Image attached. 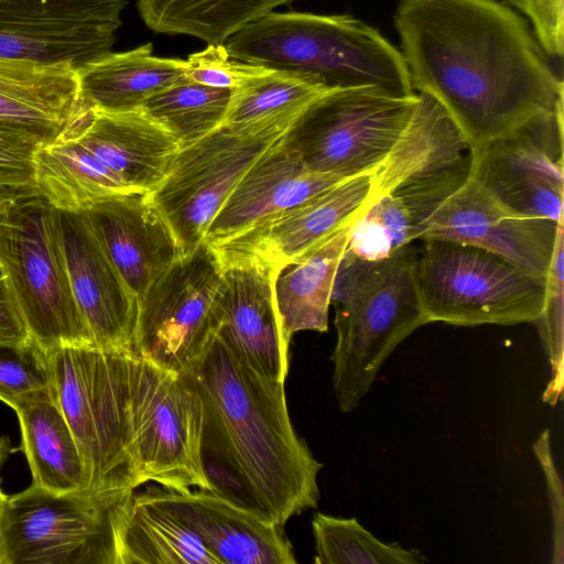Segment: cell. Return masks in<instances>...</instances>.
<instances>
[{
  "label": "cell",
  "instance_id": "33",
  "mask_svg": "<svg viewBox=\"0 0 564 564\" xmlns=\"http://www.w3.org/2000/svg\"><path fill=\"white\" fill-rule=\"evenodd\" d=\"M332 90L310 77L269 68L231 90L224 123L252 124L299 118L321 95Z\"/></svg>",
  "mask_w": 564,
  "mask_h": 564
},
{
  "label": "cell",
  "instance_id": "32",
  "mask_svg": "<svg viewBox=\"0 0 564 564\" xmlns=\"http://www.w3.org/2000/svg\"><path fill=\"white\" fill-rule=\"evenodd\" d=\"M230 97V89L213 88L185 78L147 99L140 109L164 127L181 149L224 123Z\"/></svg>",
  "mask_w": 564,
  "mask_h": 564
},
{
  "label": "cell",
  "instance_id": "4",
  "mask_svg": "<svg viewBox=\"0 0 564 564\" xmlns=\"http://www.w3.org/2000/svg\"><path fill=\"white\" fill-rule=\"evenodd\" d=\"M408 247L367 260L345 251L334 282L337 339L332 355L338 408L354 411L372 387L383 362L419 327L429 324Z\"/></svg>",
  "mask_w": 564,
  "mask_h": 564
},
{
  "label": "cell",
  "instance_id": "10",
  "mask_svg": "<svg viewBox=\"0 0 564 564\" xmlns=\"http://www.w3.org/2000/svg\"><path fill=\"white\" fill-rule=\"evenodd\" d=\"M417 94L332 89L316 98L285 134L305 166L340 178L373 174L406 127Z\"/></svg>",
  "mask_w": 564,
  "mask_h": 564
},
{
  "label": "cell",
  "instance_id": "25",
  "mask_svg": "<svg viewBox=\"0 0 564 564\" xmlns=\"http://www.w3.org/2000/svg\"><path fill=\"white\" fill-rule=\"evenodd\" d=\"M151 43L109 53L77 72L79 100L96 110L140 109L153 95L183 80L185 59L158 57Z\"/></svg>",
  "mask_w": 564,
  "mask_h": 564
},
{
  "label": "cell",
  "instance_id": "7",
  "mask_svg": "<svg viewBox=\"0 0 564 564\" xmlns=\"http://www.w3.org/2000/svg\"><path fill=\"white\" fill-rule=\"evenodd\" d=\"M423 242L413 273L427 323L509 326L540 317L545 276L477 247L441 239Z\"/></svg>",
  "mask_w": 564,
  "mask_h": 564
},
{
  "label": "cell",
  "instance_id": "6",
  "mask_svg": "<svg viewBox=\"0 0 564 564\" xmlns=\"http://www.w3.org/2000/svg\"><path fill=\"white\" fill-rule=\"evenodd\" d=\"M58 405L80 449L89 492L138 488L129 448L131 351L58 347L45 352Z\"/></svg>",
  "mask_w": 564,
  "mask_h": 564
},
{
  "label": "cell",
  "instance_id": "5",
  "mask_svg": "<svg viewBox=\"0 0 564 564\" xmlns=\"http://www.w3.org/2000/svg\"><path fill=\"white\" fill-rule=\"evenodd\" d=\"M0 261L29 335L44 354L96 347L70 289L56 208L35 185L0 188Z\"/></svg>",
  "mask_w": 564,
  "mask_h": 564
},
{
  "label": "cell",
  "instance_id": "14",
  "mask_svg": "<svg viewBox=\"0 0 564 564\" xmlns=\"http://www.w3.org/2000/svg\"><path fill=\"white\" fill-rule=\"evenodd\" d=\"M564 221L519 214L468 176L423 223L419 239L480 248L545 276Z\"/></svg>",
  "mask_w": 564,
  "mask_h": 564
},
{
  "label": "cell",
  "instance_id": "41",
  "mask_svg": "<svg viewBox=\"0 0 564 564\" xmlns=\"http://www.w3.org/2000/svg\"><path fill=\"white\" fill-rule=\"evenodd\" d=\"M533 452L544 473L550 498L553 520L552 562L561 564L563 563V485L552 457L549 430L543 431L536 440Z\"/></svg>",
  "mask_w": 564,
  "mask_h": 564
},
{
  "label": "cell",
  "instance_id": "2",
  "mask_svg": "<svg viewBox=\"0 0 564 564\" xmlns=\"http://www.w3.org/2000/svg\"><path fill=\"white\" fill-rule=\"evenodd\" d=\"M203 405V457L224 473L216 486L228 500L280 527L315 508L319 498L314 458L290 420L284 383L268 379L217 335L180 373ZM215 491V492H216Z\"/></svg>",
  "mask_w": 564,
  "mask_h": 564
},
{
  "label": "cell",
  "instance_id": "43",
  "mask_svg": "<svg viewBox=\"0 0 564 564\" xmlns=\"http://www.w3.org/2000/svg\"><path fill=\"white\" fill-rule=\"evenodd\" d=\"M14 452L8 436L0 435V469L3 467L10 455Z\"/></svg>",
  "mask_w": 564,
  "mask_h": 564
},
{
  "label": "cell",
  "instance_id": "17",
  "mask_svg": "<svg viewBox=\"0 0 564 564\" xmlns=\"http://www.w3.org/2000/svg\"><path fill=\"white\" fill-rule=\"evenodd\" d=\"M278 276L274 269L252 261L224 264L217 335L256 372L285 383L290 343L282 334L275 306Z\"/></svg>",
  "mask_w": 564,
  "mask_h": 564
},
{
  "label": "cell",
  "instance_id": "31",
  "mask_svg": "<svg viewBox=\"0 0 564 564\" xmlns=\"http://www.w3.org/2000/svg\"><path fill=\"white\" fill-rule=\"evenodd\" d=\"M127 0H0V31L59 34L78 30L117 33Z\"/></svg>",
  "mask_w": 564,
  "mask_h": 564
},
{
  "label": "cell",
  "instance_id": "39",
  "mask_svg": "<svg viewBox=\"0 0 564 564\" xmlns=\"http://www.w3.org/2000/svg\"><path fill=\"white\" fill-rule=\"evenodd\" d=\"M45 141L0 121V188L34 185V156Z\"/></svg>",
  "mask_w": 564,
  "mask_h": 564
},
{
  "label": "cell",
  "instance_id": "29",
  "mask_svg": "<svg viewBox=\"0 0 564 564\" xmlns=\"http://www.w3.org/2000/svg\"><path fill=\"white\" fill-rule=\"evenodd\" d=\"M34 185L54 208L70 213L84 212L115 194L134 192L79 142L61 131L35 152Z\"/></svg>",
  "mask_w": 564,
  "mask_h": 564
},
{
  "label": "cell",
  "instance_id": "44",
  "mask_svg": "<svg viewBox=\"0 0 564 564\" xmlns=\"http://www.w3.org/2000/svg\"><path fill=\"white\" fill-rule=\"evenodd\" d=\"M8 496L3 492L0 487V564L3 561V542H2V519H3V510Z\"/></svg>",
  "mask_w": 564,
  "mask_h": 564
},
{
  "label": "cell",
  "instance_id": "1",
  "mask_svg": "<svg viewBox=\"0 0 564 564\" xmlns=\"http://www.w3.org/2000/svg\"><path fill=\"white\" fill-rule=\"evenodd\" d=\"M413 90L432 96L469 149L563 107V82L527 21L497 0H399Z\"/></svg>",
  "mask_w": 564,
  "mask_h": 564
},
{
  "label": "cell",
  "instance_id": "21",
  "mask_svg": "<svg viewBox=\"0 0 564 564\" xmlns=\"http://www.w3.org/2000/svg\"><path fill=\"white\" fill-rule=\"evenodd\" d=\"M344 180L308 170L284 135L240 178L210 223L204 241L217 245Z\"/></svg>",
  "mask_w": 564,
  "mask_h": 564
},
{
  "label": "cell",
  "instance_id": "38",
  "mask_svg": "<svg viewBox=\"0 0 564 564\" xmlns=\"http://www.w3.org/2000/svg\"><path fill=\"white\" fill-rule=\"evenodd\" d=\"M269 68L231 58L224 44H208L185 59L187 79L213 88L236 89Z\"/></svg>",
  "mask_w": 564,
  "mask_h": 564
},
{
  "label": "cell",
  "instance_id": "27",
  "mask_svg": "<svg viewBox=\"0 0 564 564\" xmlns=\"http://www.w3.org/2000/svg\"><path fill=\"white\" fill-rule=\"evenodd\" d=\"M116 533L119 564H218L185 523L142 492L120 505Z\"/></svg>",
  "mask_w": 564,
  "mask_h": 564
},
{
  "label": "cell",
  "instance_id": "11",
  "mask_svg": "<svg viewBox=\"0 0 564 564\" xmlns=\"http://www.w3.org/2000/svg\"><path fill=\"white\" fill-rule=\"evenodd\" d=\"M130 494L54 492L31 484L8 496L2 564H119L117 514Z\"/></svg>",
  "mask_w": 564,
  "mask_h": 564
},
{
  "label": "cell",
  "instance_id": "18",
  "mask_svg": "<svg viewBox=\"0 0 564 564\" xmlns=\"http://www.w3.org/2000/svg\"><path fill=\"white\" fill-rule=\"evenodd\" d=\"M142 494L185 523L218 564L296 563L282 527L218 494L161 486H148Z\"/></svg>",
  "mask_w": 564,
  "mask_h": 564
},
{
  "label": "cell",
  "instance_id": "37",
  "mask_svg": "<svg viewBox=\"0 0 564 564\" xmlns=\"http://www.w3.org/2000/svg\"><path fill=\"white\" fill-rule=\"evenodd\" d=\"M55 397L45 354L34 344L0 346V401L11 409Z\"/></svg>",
  "mask_w": 564,
  "mask_h": 564
},
{
  "label": "cell",
  "instance_id": "30",
  "mask_svg": "<svg viewBox=\"0 0 564 564\" xmlns=\"http://www.w3.org/2000/svg\"><path fill=\"white\" fill-rule=\"evenodd\" d=\"M294 0H138L140 15L156 33L189 35L224 44L245 25Z\"/></svg>",
  "mask_w": 564,
  "mask_h": 564
},
{
  "label": "cell",
  "instance_id": "26",
  "mask_svg": "<svg viewBox=\"0 0 564 564\" xmlns=\"http://www.w3.org/2000/svg\"><path fill=\"white\" fill-rule=\"evenodd\" d=\"M20 422L21 445L32 484L54 492H89L87 469L56 395L13 409Z\"/></svg>",
  "mask_w": 564,
  "mask_h": 564
},
{
  "label": "cell",
  "instance_id": "19",
  "mask_svg": "<svg viewBox=\"0 0 564 564\" xmlns=\"http://www.w3.org/2000/svg\"><path fill=\"white\" fill-rule=\"evenodd\" d=\"M129 187L150 193L163 180L180 147L142 109L105 112L80 100L63 129Z\"/></svg>",
  "mask_w": 564,
  "mask_h": 564
},
{
  "label": "cell",
  "instance_id": "40",
  "mask_svg": "<svg viewBox=\"0 0 564 564\" xmlns=\"http://www.w3.org/2000/svg\"><path fill=\"white\" fill-rule=\"evenodd\" d=\"M524 13L546 55L562 57L564 51V0H503Z\"/></svg>",
  "mask_w": 564,
  "mask_h": 564
},
{
  "label": "cell",
  "instance_id": "34",
  "mask_svg": "<svg viewBox=\"0 0 564 564\" xmlns=\"http://www.w3.org/2000/svg\"><path fill=\"white\" fill-rule=\"evenodd\" d=\"M312 529L317 564H420L427 561L416 550L383 543L355 518L316 513Z\"/></svg>",
  "mask_w": 564,
  "mask_h": 564
},
{
  "label": "cell",
  "instance_id": "20",
  "mask_svg": "<svg viewBox=\"0 0 564 564\" xmlns=\"http://www.w3.org/2000/svg\"><path fill=\"white\" fill-rule=\"evenodd\" d=\"M83 213L137 300L182 256L173 231L148 193L115 194Z\"/></svg>",
  "mask_w": 564,
  "mask_h": 564
},
{
  "label": "cell",
  "instance_id": "8",
  "mask_svg": "<svg viewBox=\"0 0 564 564\" xmlns=\"http://www.w3.org/2000/svg\"><path fill=\"white\" fill-rule=\"evenodd\" d=\"M297 118L226 124L181 148L149 198L182 254L204 241L214 217L245 173L280 142Z\"/></svg>",
  "mask_w": 564,
  "mask_h": 564
},
{
  "label": "cell",
  "instance_id": "3",
  "mask_svg": "<svg viewBox=\"0 0 564 564\" xmlns=\"http://www.w3.org/2000/svg\"><path fill=\"white\" fill-rule=\"evenodd\" d=\"M231 58L312 78L328 89L414 95L401 52L351 15L270 12L224 43Z\"/></svg>",
  "mask_w": 564,
  "mask_h": 564
},
{
  "label": "cell",
  "instance_id": "36",
  "mask_svg": "<svg viewBox=\"0 0 564 564\" xmlns=\"http://www.w3.org/2000/svg\"><path fill=\"white\" fill-rule=\"evenodd\" d=\"M563 307H564V226L560 228L545 274V295L539 325L540 335L551 364V381L543 401L556 404L563 388Z\"/></svg>",
  "mask_w": 564,
  "mask_h": 564
},
{
  "label": "cell",
  "instance_id": "23",
  "mask_svg": "<svg viewBox=\"0 0 564 564\" xmlns=\"http://www.w3.org/2000/svg\"><path fill=\"white\" fill-rule=\"evenodd\" d=\"M77 72L65 63L0 57V121L52 141L79 104Z\"/></svg>",
  "mask_w": 564,
  "mask_h": 564
},
{
  "label": "cell",
  "instance_id": "15",
  "mask_svg": "<svg viewBox=\"0 0 564 564\" xmlns=\"http://www.w3.org/2000/svg\"><path fill=\"white\" fill-rule=\"evenodd\" d=\"M371 195V174L347 178L212 247L221 265L252 261L280 274L350 226L368 207Z\"/></svg>",
  "mask_w": 564,
  "mask_h": 564
},
{
  "label": "cell",
  "instance_id": "9",
  "mask_svg": "<svg viewBox=\"0 0 564 564\" xmlns=\"http://www.w3.org/2000/svg\"><path fill=\"white\" fill-rule=\"evenodd\" d=\"M129 448L138 487L214 492L203 459V405L180 373L133 356Z\"/></svg>",
  "mask_w": 564,
  "mask_h": 564
},
{
  "label": "cell",
  "instance_id": "28",
  "mask_svg": "<svg viewBox=\"0 0 564 564\" xmlns=\"http://www.w3.org/2000/svg\"><path fill=\"white\" fill-rule=\"evenodd\" d=\"M349 228L337 231L276 278L275 306L288 343L297 332H327L334 282L347 248Z\"/></svg>",
  "mask_w": 564,
  "mask_h": 564
},
{
  "label": "cell",
  "instance_id": "16",
  "mask_svg": "<svg viewBox=\"0 0 564 564\" xmlns=\"http://www.w3.org/2000/svg\"><path fill=\"white\" fill-rule=\"evenodd\" d=\"M70 289L95 346L131 351L137 297L83 212L56 209Z\"/></svg>",
  "mask_w": 564,
  "mask_h": 564
},
{
  "label": "cell",
  "instance_id": "13",
  "mask_svg": "<svg viewBox=\"0 0 564 564\" xmlns=\"http://www.w3.org/2000/svg\"><path fill=\"white\" fill-rule=\"evenodd\" d=\"M469 176L519 214L563 221V107L469 149Z\"/></svg>",
  "mask_w": 564,
  "mask_h": 564
},
{
  "label": "cell",
  "instance_id": "42",
  "mask_svg": "<svg viewBox=\"0 0 564 564\" xmlns=\"http://www.w3.org/2000/svg\"><path fill=\"white\" fill-rule=\"evenodd\" d=\"M32 343L0 261V346L20 347Z\"/></svg>",
  "mask_w": 564,
  "mask_h": 564
},
{
  "label": "cell",
  "instance_id": "35",
  "mask_svg": "<svg viewBox=\"0 0 564 564\" xmlns=\"http://www.w3.org/2000/svg\"><path fill=\"white\" fill-rule=\"evenodd\" d=\"M116 33L78 30L59 34L0 31V57L65 63L77 70L111 53Z\"/></svg>",
  "mask_w": 564,
  "mask_h": 564
},
{
  "label": "cell",
  "instance_id": "12",
  "mask_svg": "<svg viewBox=\"0 0 564 564\" xmlns=\"http://www.w3.org/2000/svg\"><path fill=\"white\" fill-rule=\"evenodd\" d=\"M221 275L206 241L172 262L137 300L131 354L181 373L217 333Z\"/></svg>",
  "mask_w": 564,
  "mask_h": 564
},
{
  "label": "cell",
  "instance_id": "22",
  "mask_svg": "<svg viewBox=\"0 0 564 564\" xmlns=\"http://www.w3.org/2000/svg\"><path fill=\"white\" fill-rule=\"evenodd\" d=\"M469 160L441 175L406 183L371 200L350 225L346 251L387 258L420 238L423 223L468 176Z\"/></svg>",
  "mask_w": 564,
  "mask_h": 564
},
{
  "label": "cell",
  "instance_id": "24",
  "mask_svg": "<svg viewBox=\"0 0 564 564\" xmlns=\"http://www.w3.org/2000/svg\"><path fill=\"white\" fill-rule=\"evenodd\" d=\"M468 160L469 145L445 109L432 96L417 93L406 127L371 174V200L406 183L446 173Z\"/></svg>",
  "mask_w": 564,
  "mask_h": 564
}]
</instances>
